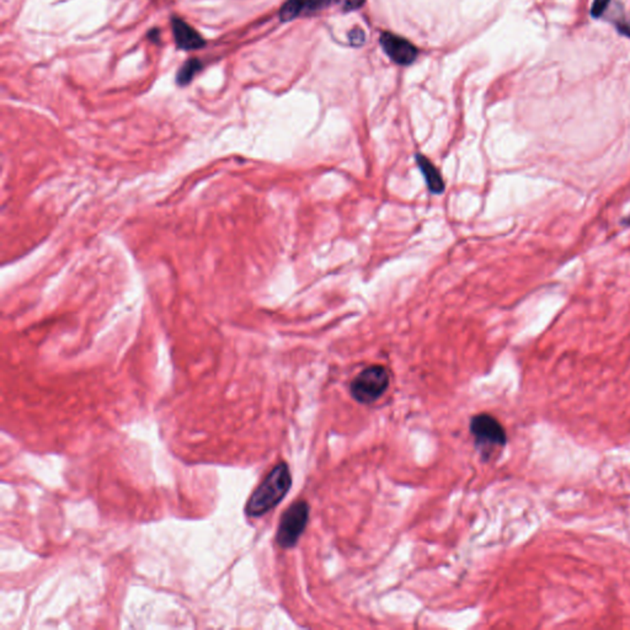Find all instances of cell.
I'll list each match as a JSON object with an SVG mask.
<instances>
[{"instance_id":"13","label":"cell","mask_w":630,"mask_h":630,"mask_svg":"<svg viewBox=\"0 0 630 630\" xmlns=\"http://www.w3.org/2000/svg\"><path fill=\"white\" fill-rule=\"evenodd\" d=\"M365 40H366L365 32L361 30V29H356V30L350 32V41H351V43L354 45V46H360V45L365 43Z\"/></svg>"},{"instance_id":"10","label":"cell","mask_w":630,"mask_h":630,"mask_svg":"<svg viewBox=\"0 0 630 630\" xmlns=\"http://www.w3.org/2000/svg\"><path fill=\"white\" fill-rule=\"evenodd\" d=\"M331 0H304V12H313L322 10Z\"/></svg>"},{"instance_id":"8","label":"cell","mask_w":630,"mask_h":630,"mask_svg":"<svg viewBox=\"0 0 630 630\" xmlns=\"http://www.w3.org/2000/svg\"><path fill=\"white\" fill-rule=\"evenodd\" d=\"M202 69V63L198 60H189L185 63V66L181 68L180 72L178 74V82L180 85H186L193 80L196 73Z\"/></svg>"},{"instance_id":"2","label":"cell","mask_w":630,"mask_h":630,"mask_svg":"<svg viewBox=\"0 0 630 630\" xmlns=\"http://www.w3.org/2000/svg\"><path fill=\"white\" fill-rule=\"evenodd\" d=\"M389 387V373L379 365L367 367L351 382L350 391L356 402L372 404L385 394Z\"/></svg>"},{"instance_id":"1","label":"cell","mask_w":630,"mask_h":630,"mask_svg":"<svg viewBox=\"0 0 630 630\" xmlns=\"http://www.w3.org/2000/svg\"><path fill=\"white\" fill-rule=\"evenodd\" d=\"M292 485V476L286 463H278L271 470L264 481L252 492L246 504V515L250 517L264 516L275 509L287 495Z\"/></svg>"},{"instance_id":"4","label":"cell","mask_w":630,"mask_h":630,"mask_svg":"<svg viewBox=\"0 0 630 630\" xmlns=\"http://www.w3.org/2000/svg\"><path fill=\"white\" fill-rule=\"evenodd\" d=\"M470 433L481 453H486L494 447H504L507 444L504 426L492 415H475L470 421Z\"/></svg>"},{"instance_id":"7","label":"cell","mask_w":630,"mask_h":630,"mask_svg":"<svg viewBox=\"0 0 630 630\" xmlns=\"http://www.w3.org/2000/svg\"><path fill=\"white\" fill-rule=\"evenodd\" d=\"M416 162L425 178L427 187L433 193H442L444 190V181L438 169L433 162L422 154H416Z\"/></svg>"},{"instance_id":"11","label":"cell","mask_w":630,"mask_h":630,"mask_svg":"<svg viewBox=\"0 0 630 630\" xmlns=\"http://www.w3.org/2000/svg\"><path fill=\"white\" fill-rule=\"evenodd\" d=\"M343 10H356L363 5L366 0H335Z\"/></svg>"},{"instance_id":"9","label":"cell","mask_w":630,"mask_h":630,"mask_svg":"<svg viewBox=\"0 0 630 630\" xmlns=\"http://www.w3.org/2000/svg\"><path fill=\"white\" fill-rule=\"evenodd\" d=\"M302 12H304V0H289L282 6L280 16L282 21H289L297 18Z\"/></svg>"},{"instance_id":"5","label":"cell","mask_w":630,"mask_h":630,"mask_svg":"<svg viewBox=\"0 0 630 630\" xmlns=\"http://www.w3.org/2000/svg\"><path fill=\"white\" fill-rule=\"evenodd\" d=\"M380 45L385 53L399 64H410L417 56V51L411 43L391 34H383L380 37Z\"/></svg>"},{"instance_id":"6","label":"cell","mask_w":630,"mask_h":630,"mask_svg":"<svg viewBox=\"0 0 630 630\" xmlns=\"http://www.w3.org/2000/svg\"><path fill=\"white\" fill-rule=\"evenodd\" d=\"M173 34L178 47L181 49H197L204 47V41L197 31L179 18L171 21Z\"/></svg>"},{"instance_id":"3","label":"cell","mask_w":630,"mask_h":630,"mask_svg":"<svg viewBox=\"0 0 630 630\" xmlns=\"http://www.w3.org/2000/svg\"><path fill=\"white\" fill-rule=\"evenodd\" d=\"M308 520L309 506L306 501H295L289 506L280 520L276 534L277 544L284 549L295 546L306 529Z\"/></svg>"},{"instance_id":"12","label":"cell","mask_w":630,"mask_h":630,"mask_svg":"<svg viewBox=\"0 0 630 630\" xmlns=\"http://www.w3.org/2000/svg\"><path fill=\"white\" fill-rule=\"evenodd\" d=\"M608 4H609V0H594L592 10H591L594 18L601 16V15L603 14V12L606 10Z\"/></svg>"}]
</instances>
